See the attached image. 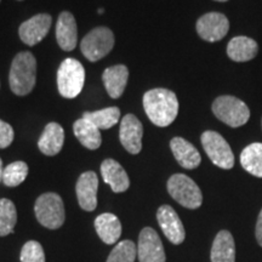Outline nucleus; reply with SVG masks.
Instances as JSON below:
<instances>
[{"mask_svg":"<svg viewBox=\"0 0 262 262\" xmlns=\"http://www.w3.org/2000/svg\"><path fill=\"white\" fill-rule=\"evenodd\" d=\"M203 148L212 164L219 168L229 170L234 166V155L222 135L212 130L204 131L201 137Z\"/></svg>","mask_w":262,"mask_h":262,"instance_id":"nucleus-8","label":"nucleus"},{"mask_svg":"<svg viewBox=\"0 0 262 262\" xmlns=\"http://www.w3.org/2000/svg\"><path fill=\"white\" fill-rule=\"evenodd\" d=\"M137 257L140 262H165L163 243L153 228L145 227L140 232Z\"/></svg>","mask_w":262,"mask_h":262,"instance_id":"nucleus-10","label":"nucleus"},{"mask_svg":"<svg viewBox=\"0 0 262 262\" xmlns=\"http://www.w3.org/2000/svg\"><path fill=\"white\" fill-rule=\"evenodd\" d=\"M143 108L155 125L165 127L173 123L179 114V100L171 90L157 88L143 95Z\"/></svg>","mask_w":262,"mask_h":262,"instance_id":"nucleus-1","label":"nucleus"},{"mask_svg":"<svg viewBox=\"0 0 262 262\" xmlns=\"http://www.w3.org/2000/svg\"><path fill=\"white\" fill-rule=\"evenodd\" d=\"M85 83V70L75 58H66L57 71V88L61 96L74 98L81 93Z\"/></svg>","mask_w":262,"mask_h":262,"instance_id":"nucleus-4","label":"nucleus"},{"mask_svg":"<svg viewBox=\"0 0 262 262\" xmlns=\"http://www.w3.org/2000/svg\"><path fill=\"white\" fill-rule=\"evenodd\" d=\"M211 262H235V244L228 231L216 234L211 248Z\"/></svg>","mask_w":262,"mask_h":262,"instance_id":"nucleus-22","label":"nucleus"},{"mask_svg":"<svg viewBox=\"0 0 262 262\" xmlns=\"http://www.w3.org/2000/svg\"><path fill=\"white\" fill-rule=\"evenodd\" d=\"M215 2H220V3H225V2H228V0H215Z\"/></svg>","mask_w":262,"mask_h":262,"instance_id":"nucleus-34","label":"nucleus"},{"mask_svg":"<svg viewBox=\"0 0 262 262\" xmlns=\"http://www.w3.org/2000/svg\"><path fill=\"white\" fill-rule=\"evenodd\" d=\"M168 192L180 205L187 209H198L203 203V194L198 185L185 173H175L168 181Z\"/></svg>","mask_w":262,"mask_h":262,"instance_id":"nucleus-6","label":"nucleus"},{"mask_svg":"<svg viewBox=\"0 0 262 262\" xmlns=\"http://www.w3.org/2000/svg\"><path fill=\"white\" fill-rule=\"evenodd\" d=\"M137 256V247L134 242L126 241L119 242L113 250L111 251L107 262H135Z\"/></svg>","mask_w":262,"mask_h":262,"instance_id":"nucleus-28","label":"nucleus"},{"mask_svg":"<svg viewBox=\"0 0 262 262\" xmlns=\"http://www.w3.org/2000/svg\"><path fill=\"white\" fill-rule=\"evenodd\" d=\"M14 129L10 124L0 120V148H6L14 141Z\"/></svg>","mask_w":262,"mask_h":262,"instance_id":"nucleus-30","label":"nucleus"},{"mask_svg":"<svg viewBox=\"0 0 262 262\" xmlns=\"http://www.w3.org/2000/svg\"><path fill=\"white\" fill-rule=\"evenodd\" d=\"M34 212L40 225L49 229H57L64 224L63 201L57 193H44L37 199Z\"/></svg>","mask_w":262,"mask_h":262,"instance_id":"nucleus-5","label":"nucleus"},{"mask_svg":"<svg viewBox=\"0 0 262 262\" xmlns=\"http://www.w3.org/2000/svg\"><path fill=\"white\" fill-rule=\"evenodd\" d=\"M127 79H129V70L124 64L108 67L102 74L104 88L112 98H119L122 96L126 88Z\"/></svg>","mask_w":262,"mask_h":262,"instance_id":"nucleus-19","label":"nucleus"},{"mask_svg":"<svg viewBox=\"0 0 262 262\" xmlns=\"http://www.w3.org/2000/svg\"><path fill=\"white\" fill-rule=\"evenodd\" d=\"M73 131L78 141L88 149H97L102 143L100 129L85 118L78 119L74 123Z\"/></svg>","mask_w":262,"mask_h":262,"instance_id":"nucleus-23","label":"nucleus"},{"mask_svg":"<svg viewBox=\"0 0 262 262\" xmlns=\"http://www.w3.org/2000/svg\"><path fill=\"white\" fill-rule=\"evenodd\" d=\"M98 179L94 171L81 173L75 186L78 203L85 211H94L97 206Z\"/></svg>","mask_w":262,"mask_h":262,"instance_id":"nucleus-14","label":"nucleus"},{"mask_svg":"<svg viewBox=\"0 0 262 262\" xmlns=\"http://www.w3.org/2000/svg\"><path fill=\"white\" fill-rule=\"evenodd\" d=\"M261 124H262V123H261Z\"/></svg>","mask_w":262,"mask_h":262,"instance_id":"nucleus-35","label":"nucleus"},{"mask_svg":"<svg viewBox=\"0 0 262 262\" xmlns=\"http://www.w3.org/2000/svg\"><path fill=\"white\" fill-rule=\"evenodd\" d=\"M258 54V44L254 39L239 35L229 40L227 56L234 62H248L254 60Z\"/></svg>","mask_w":262,"mask_h":262,"instance_id":"nucleus-20","label":"nucleus"},{"mask_svg":"<svg viewBox=\"0 0 262 262\" xmlns=\"http://www.w3.org/2000/svg\"><path fill=\"white\" fill-rule=\"evenodd\" d=\"M21 262H45L44 249L39 242L29 241L22 247Z\"/></svg>","mask_w":262,"mask_h":262,"instance_id":"nucleus-29","label":"nucleus"},{"mask_svg":"<svg viewBox=\"0 0 262 262\" xmlns=\"http://www.w3.org/2000/svg\"><path fill=\"white\" fill-rule=\"evenodd\" d=\"M255 233H256L257 243L262 247V209H261L260 214H258L257 222H256V231H255Z\"/></svg>","mask_w":262,"mask_h":262,"instance_id":"nucleus-31","label":"nucleus"},{"mask_svg":"<svg viewBox=\"0 0 262 262\" xmlns=\"http://www.w3.org/2000/svg\"><path fill=\"white\" fill-rule=\"evenodd\" d=\"M95 228L98 237L106 244H114L122 235V224L116 215L111 212L98 215L95 220Z\"/></svg>","mask_w":262,"mask_h":262,"instance_id":"nucleus-21","label":"nucleus"},{"mask_svg":"<svg viewBox=\"0 0 262 262\" xmlns=\"http://www.w3.org/2000/svg\"><path fill=\"white\" fill-rule=\"evenodd\" d=\"M28 175V165L25 162L9 164L3 173V182L8 187H16L25 181Z\"/></svg>","mask_w":262,"mask_h":262,"instance_id":"nucleus-27","label":"nucleus"},{"mask_svg":"<svg viewBox=\"0 0 262 262\" xmlns=\"http://www.w3.org/2000/svg\"><path fill=\"white\" fill-rule=\"evenodd\" d=\"M114 47V34L107 27H96L90 31L80 42V50L90 62L107 56Z\"/></svg>","mask_w":262,"mask_h":262,"instance_id":"nucleus-7","label":"nucleus"},{"mask_svg":"<svg viewBox=\"0 0 262 262\" xmlns=\"http://www.w3.org/2000/svg\"><path fill=\"white\" fill-rule=\"evenodd\" d=\"M56 40L64 51H72L77 47L78 28L74 16L68 11L61 12L56 24Z\"/></svg>","mask_w":262,"mask_h":262,"instance_id":"nucleus-15","label":"nucleus"},{"mask_svg":"<svg viewBox=\"0 0 262 262\" xmlns=\"http://www.w3.org/2000/svg\"><path fill=\"white\" fill-rule=\"evenodd\" d=\"M143 126L134 114H126L120 122L119 139L124 148L131 155H139L142 149Z\"/></svg>","mask_w":262,"mask_h":262,"instance_id":"nucleus-11","label":"nucleus"},{"mask_svg":"<svg viewBox=\"0 0 262 262\" xmlns=\"http://www.w3.org/2000/svg\"><path fill=\"white\" fill-rule=\"evenodd\" d=\"M101 175H102L103 181L111 186L114 193H123L129 188V176L117 160H103L101 164Z\"/></svg>","mask_w":262,"mask_h":262,"instance_id":"nucleus-17","label":"nucleus"},{"mask_svg":"<svg viewBox=\"0 0 262 262\" xmlns=\"http://www.w3.org/2000/svg\"><path fill=\"white\" fill-rule=\"evenodd\" d=\"M170 148L175 159L182 168L193 170L198 168L202 162L201 153L198 152V149L182 137H173L170 141Z\"/></svg>","mask_w":262,"mask_h":262,"instance_id":"nucleus-16","label":"nucleus"},{"mask_svg":"<svg viewBox=\"0 0 262 262\" xmlns=\"http://www.w3.org/2000/svg\"><path fill=\"white\" fill-rule=\"evenodd\" d=\"M241 164L245 171L262 179V143L254 142L241 153Z\"/></svg>","mask_w":262,"mask_h":262,"instance_id":"nucleus-24","label":"nucleus"},{"mask_svg":"<svg viewBox=\"0 0 262 262\" xmlns=\"http://www.w3.org/2000/svg\"><path fill=\"white\" fill-rule=\"evenodd\" d=\"M52 25V17L49 14H39L25 21L19 26L18 34L26 45H33L40 42L48 35Z\"/></svg>","mask_w":262,"mask_h":262,"instance_id":"nucleus-12","label":"nucleus"},{"mask_svg":"<svg viewBox=\"0 0 262 262\" xmlns=\"http://www.w3.org/2000/svg\"><path fill=\"white\" fill-rule=\"evenodd\" d=\"M37 81V60L29 51L19 52L10 68L9 84L17 96H26L34 89Z\"/></svg>","mask_w":262,"mask_h":262,"instance_id":"nucleus-2","label":"nucleus"},{"mask_svg":"<svg viewBox=\"0 0 262 262\" xmlns=\"http://www.w3.org/2000/svg\"><path fill=\"white\" fill-rule=\"evenodd\" d=\"M211 110L220 122L231 127L243 126L250 118V110L247 103L231 95L219 96L212 102Z\"/></svg>","mask_w":262,"mask_h":262,"instance_id":"nucleus-3","label":"nucleus"},{"mask_svg":"<svg viewBox=\"0 0 262 262\" xmlns=\"http://www.w3.org/2000/svg\"><path fill=\"white\" fill-rule=\"evenodd\" d=\"M157 220L165 237L172 244H181L186 238L185 227L178 212L170 205H162L157 211Z\"/></svg>","mask_w":262,"mask_h":262,"instance_id":"nucleus-13","label":"nucleus"},{"mask_svg":"<svg viewBox=\"0 0 262 262\" xmlns=\"http://www.w3.org/2000/svg\"><path fill=\"white\" fill-rule=\"evenodd\" d=\"M64 143V131L58 123H49L39 137L38 147L45 156H56Z\"/></svg>","mask_w":262,"mask_h":262,"instance_id":"nucleus-18","label":"nucleus"},{"mask_svg":"<svg viewBox=\"0 0 262 262\" xmlns=\"http://www.w3.org/2000/svg\"><path fill=\"white\" fill-rule=\"evenodd\" d=\"M17 222L16 206L10 199H0V237H5L14 232Z\"/></svg>","mask_w":262,"mask_h":262,"instance_id":"nucleus-26","label":"nucleus"},{"mask_svg":"<svg viewBox=\"0 0 262 262\" xmlns=\"http://www.w3.org/2000/svg\"><path fill=\"white\" fill-rule=\"evenodd\" d=\"M3 173H4V168H3V160L0 158V182H3Z\"/></svg>","mask_w":262,"mask_h":262,"instance_id":"nucleus-32","label":"nucleus"},{"mask_svg":"<svg viewBox=\"0 0 262 262\" xmlns=\"http://www.w3.org/2000/svg\"><path fill=\"white\" fill-rule=\"evenodd\" d=\"M102 12H104V10H103V9H100V10H98V14H102Z\"/></svg>","mask_w":262,"mask_h":262,"instance_id":"nucleus-33","label":"nucleus"},{"mask_svg":"<svg viewBox=\"0 0 262 262\" xmlns=\"http://www.w3.org/2000/svg\"><path fill=\"white\" fill-rule=\"evenodd\" d=\"M83 118L94 123L100 130H107L119 122L120 110L118 107H107L96 112H85Z\"/></svg>","mask_w":262,"mask_h":262,"instance_id":"nucleus-25","label":"nucleus"},{"mask_svg":"<svg viewBox=\"0 0 262 262\" xmlns=\"http://www.w3.org/2000/svg\"><path fill=\"white\" fill-rule=\"evenodd\" d=\"M196 33L203 40L209 42L220 41L229 31V21L221 12H208L198 18Z\"/></svg>","mask_w":262,"mask_h":262,"instance_id":"nucleus-9","label":"nucleus"}]
</instances>
